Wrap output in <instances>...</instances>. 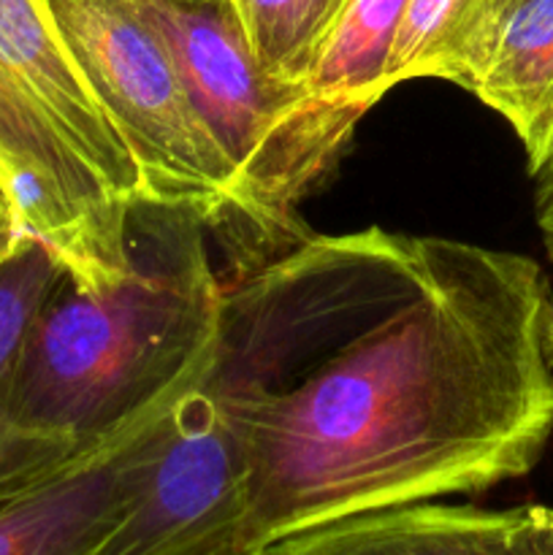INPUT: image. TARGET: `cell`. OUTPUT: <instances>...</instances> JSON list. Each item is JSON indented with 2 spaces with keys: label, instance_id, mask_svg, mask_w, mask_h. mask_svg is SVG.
Returning a JSON list of instances; mask_svg holds the SVG:
<instances>
[{
  "label": "cell",
  "instance_id": "52a82bcc",
  "mask_svg": "<svg viewBox=\"0 0 553 555\" xmlns=\"http://www.w3.org/2000/svg\"><path fill=\"white\" fill-rule=\"evenodd\" d=\"M188 388L117 437L0 496V555L90 553L123 507L163 415Z\"/></svg>",
  "mask_w": 553,
  "mask_h": 555
},
{
  "label": "cell",
  "instance_id": "6da1fadb",
  "mask_svg": "<svg viewBox=\"0 0 553 555\" xmlns=\"http://www.w3.org/2000/svg\"><path fill=\"white\" fill-rule=\"evenodd\" d=\"M551 307L531 258L383 228L304 233L222 291L201 388L242 455L253 545L531 472Z\"/></svg>",
  "mask_w": 553,
  "mask_h": 555
},
{
  "label": "cell",
  "instance_id": "7c38bea8",
  "mask_svg": "<svg viewBox=\"0 0 553 555\" xmlns=\"http://www.w3.org/2000/svg\"><path fill=\"white\" fill-rule=\"evenodd\" d=\"M493 20V0H407L385 76L388 90L412 79H445L472 90Z\"/></svg>",
  "mask_w": 553,
  "mask_h": 555
},
{
  "label": "cell",
  "instance_id": "30bf717a",
  "mask_svg": "<svg viewBox=\"0 0 553 555\" xmlns=\"http://www.w3.org/2000/svg\"><path fill=\"white\" fill-rule=\"evenodd\" d=\"M518 133L529 171L553 152V0H504L472 90Z\"/></svg>",
  "mask_w": 553,
  "mask_h": 555
},
{
  "label": "cell",
  "instance_id": "7a4b0ae2",
  "mask_svg": "<svg viewBox=\"0 0 553 555\" xmlns=\"http://www.w3.org/2000/svg\"><path fill=\"white\" fill-rule=\"evenodd\" d=\"M204 231L193 211L141 201L123 280L92 291L65 271L16 361L11 410L25 439L70 461L206 372L222 287Z\"/></svg>",
  "mask_w": 553,
  "mask_h": 555
},
{
  "label": "cell",
  "instance_id": "ba28073f",
  "mask_svg": "<svg viewBox=\"0 0 553 555\" xmlns=\"http://www.w3.org/2000/svg\"><path fill=\"white\" fill-rule=\"evenodd\" d=\"M518 509L493 513L470 504H404L331 520L280 537L263 555H518Z\"/></svg>",
  "mask_w": 553,
  "mask_h": 555
},
{
  "label": "cell",
  "instance_id": "e0dca14e",
  "mask_svg": "<svg viewBox=\"0 0 553 555\" xmlns=\"http://www.w3.org/2000/svg\"><path fill=\"white\" fill-rule=\"evenodd\" d=\"M179 3H217V0H179Z\"/></svg>",
  "mask_w": 553,
  "mask_h": 555
},
{
  "label": "cell",
  "instance_id": "9a60e30c",
  "mask_svg": "<svg viewBox=\"0 0 553 555\" xmlns=\"http://www.w3.org/2000/svg\"><path fill=\"white\" fill-rule=\"evenodd\" d=\"M30 236H36V233H30L16 201L11 198L9 190L0 184V266H3Z\"/></svg>",
  "mask_w": 553,
  "mask_h": 555
},
{
  "label": "cell",
  "instance_id": "8992f818",
  "mask_svg": "<svg viewBox=\"0 0 553 555\" xmlns=\"http://www.w3.org/2000/svg\"><path fill=\"white\" fill-rule=\"evenodd\" d=\"M201 377L163 415L123 507L87 555L258 551L242 455Z\"/></svg>",
  "mask_w": 553,
  "mask_h": 555
},
{
  "label": "cell",
  "instance_id": "ac0fdd59",
  "mask_svg": "<svg viewBox=\"0 0 553 555\" xmlns=\"http://www.w3.org/2000/svg\"><path fill=\"white\" fill-rule=\"evenodd\" d=\"M231 555H263L260 551H239V553H231Z\"/></svg>",
  "mask_w": 553,
  "mask_h": 555
},
{
  "label": "cell",
  "instance_id": "5bb4252c",
  "mask_svg": "<svg viewBox=\"0 0 553 555\" xmlns=\"http://www.w3.org/2000/svg\"><path fill=\"white\" fill-rule=\"evenodd\" d=\"M513 540L518 555H553V509H518V524H515Z\"/></svg>",
  "mask_w": 553,
  "mask_h": 555
},
{
  "label": "cell",
  "instance_id": "2e32d148",
  "mask_svg": "<svg viewBox=\"0 0 553 555\" xmlns=\"http://www.w3.org/2000/svg\"><path fill=\"white\" fill-rule=\"evenodd\" d=\"M548 358H551V369H553V307H551V318H548Z\"/></svg>",
  "mask_w": 553,
  "mask_h": 555
},
{
  "label": "cell",
  "instance_id": "277c9868",
  "mask_svg": "<svg viewBox=\"0 0 553 555\" xmlns=\"http://www.w3.org/2000/svg\"><path fill=\"white\" fill-rule=\"evenodd\" d=\"M177 65L201 122L236 177V231L269 247L296 244V206L342 152L320 130L301 85L255 63L231 0H133Z\"/></svg>",
  "mask_w": 553,
  "mask_h": 555
},
{
  "label": "cell",
  "instance_id": "5b68a950",
  "mask_svg": "<svg viewBox=\"0 0 553 555\" xmlns=\"http://www.w3.org/2000/svg\"><path fill=\"white\" fill-rule=\"evenodd\" d=\"M60 43L128 144L150 204L222 228L239 220L236 177L201 122L177 65L133 0H38Z\"/></svg>",
  "mask_w": 553,
  "mask_h": 555
},
{
  "label": "cell",
  "instance_id": "d6986e66",
  "mask_svg": "<svg viewBox=\"0 0 553 555\" xmlns=\"http://www.w3.org/2000/svg\"><path fill=\"white\" fill-rule=\"evenodd\" d=\"M504 3V0H493V5H497V9H499V5H502Z\"/></svg>",
  "mask_w": 553,
  "mask_h": 555
},
{
  "label": "cell",
  "instance_id": "4fadbf2b",
  "mask_svg": "<svg viewBox=\"0 0 553 555\" xmlns=\"http://www.w3.org/2000/svg\"><path fill=\"white\" fill-rule=\"evenodd\" d=\"M255 63L274 79L301 85L314 47L347 0H231Z\"/></svg>",
  "mask_w": 553,
  "mask_h": 555
},
{
  "label": "cell",
  "instance_id": "8fae6325",
  "mask_svg": "<svg viewBox=\"0 0 553 555\" xmlns=\"http://www.w3.org/2000/svg\"><path fill=\"white\" fill-rule=\"evenodd\" d=\"M65 271L63 260L38 236L27 238L0 266V496L68 464L25 439L11 410V388L25 336Z\"/></svg>",
  "mask_w": 553,
  "mask_h": 555
},
{
  "label": "cell",
  "instance_id": "9c48e42d",
  "mask_svg": "<svg viewBox=\"0 0 553 555\" xmlns=\"http://www.w3.org/2000/svg\"><path fill=\"white\" fill-rule=\"evenodd\" d=\"M404 9L407 0H347L314 47L301 87L334 150H345L363 114L388 92Z\"/></svg>",
  "mask_w": 553,
  "mask_h": 555
},
{
  "label": "cell",
  "instance_id": "3957f363",
  "mask_svg": "<svg viewBox=\"0 0 553 555\" xmlns=\"http://www.w3.org/2000/svg\"><path fill=\"white\" fill-rule=\"evenodd\" d=\"M0 184L79 285L128 274L144 179L38 0H0Z\"/></svg>",
  "mask_w": 553,
  "mask_h": 555
}]
</instances>
